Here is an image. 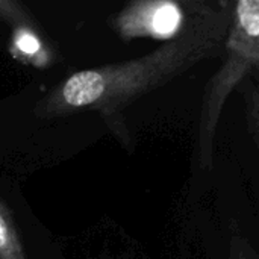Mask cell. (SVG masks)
Returning <instances> with one entry per match:
<instances>
[{
  "label": "cell",
  "instance_id": "obj_1",
  "mask_svg": "<svg viewBox=\"0 0 259 259\" xmlns=\"http://www.w3.org/2000/svg\"><path fill=\"white\" fill-rule=\"evenodd\" d=\"M226 32L225 17L215 15L214 11H196L188 26L155 52L73 73L36 105L35 114L42 118L79 111H97L106 118L115 115L138 97L215 55Z\"/></svg>",
  "mask_w": 259,
  "mask_h": 259
},
{
  "label": "cell",
  "instance_id": "obj_2",
  "mask_svg": "<svg viewBox=\"0 0 259 259\" xmlns=\"http://www.w3.org/2000/svg\"><path fill=\"white\" fill-rule=\"evenodd\" d=\"M226 56L219 71L211 77L200 117L199 158L202 167H212V149L222 109L229 94L259 65V2L235 3L225 39Z\"/></svg>",
  "mask_w": 259,
  "mask_h": 259
},
{
  "label": "cell",
  "instance_id": "obj_3",
  "mask_svg": "<svg viewBox=\"0 0 259 259\" xmlns=\"http://www.w3.org/2000/svg\"><path fill=\"white\" fill-rule=\"evenodd\" d=\"M185 11L173 0H137L114 18L112 27L124 41L135 38L173 39L184 29Z\"/></svg>",
  "mask_w": 259,
  "mask_h": 259
},
{
  "label": "cell",
  "instance_id": "obj_4",
  "mask_svg": "<svg viewBox=\"0 0 259 259\" xmlns=\"http://www.w3.org/2000/svg\"><path fill=\"white\" fill-rule=\"evenodd\" d=\"M21 15L23 11L20 5H15V8L12 6L2 18L12 23L14 26L9 42V53L18 62L33 65L36 68H44L52 64V52L46 47L38 32L30 24L21 21Z\"/></svg>",
  "mask_w": 259,
  "mask_h": 259
},
{
  "label": "cell",
  "instance_id": "obj_5",
  "mask_svg": "<svg viewBox=\"0 0 259 259\" xmlns=\"http://www.w3.org/2000/svg\"><path fill=\"white\" fill-rule=\"evenodd\" d=\"M0 259H27L18 228L5 202L0 199Z\"/></svg>",
  "mask_w": 259,
  "mask_h": 259
},
{
  "label": "cell",
  "instance_id": "obj_6",
  "mask_svg": "<svg viewBox=\"0 0 259 259\" xmlns=\"http://www.w3.org/2000/svg\"><path fill=\"white\" fill-rule=\"evenodd\" d=\"M247 109H249V115H247V121H249V127H250V134L255 140V143H258V90L256 87H252V94L247 97Z\"/></svg>",
  "mask_w": 259,
  "mask_h": 259
},
{
  "label": "cell",
  "instance_id": "obj_7",
  "mask_svg": "<svg viewBox=\"0 0 259 259\" xmlns=\"http://www.w3.org/2000/svg\"><path fill=\"white\" fill-rule=\"evenodd\" d=\"M231 259H258V256L249 241L234 237L231 243Z\"/></svg>",
  "mask_w": 259,
  "mask_h": 259
}]
</instances>
